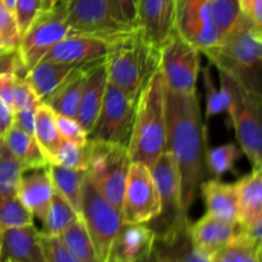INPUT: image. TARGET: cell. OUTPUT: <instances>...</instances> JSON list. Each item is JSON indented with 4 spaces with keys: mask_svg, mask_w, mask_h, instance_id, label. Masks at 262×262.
I'll list each match as a JSON object with an SVG mask.
<instances>
[{
    "mask_svg": "<svg viewBox=\"0 0 262 262\" xmlns=\"http://www.w3.org/2000/svg\"><path fill=\"white\" fill-rule=\"evenodd\" d=\"M241 12L258 27H262V0H238Z\"/></svg>",
    "mask_w": 262,
    "mask_h": 262,
    "instance_id": "bcb514c9",
    "label": "cell"
},
{
    "mask_svg": "<svg viewBox=\"0 0 262 262\" xmlns=\"http://www.w3.org/2000/svg\"><path fill=\"white\" fill-rule=\"evenodd\" d=\"M257 248H261V243H255L238 229L234 239L212 255L210 262H246Z\"/></svg>",
    "mask_w": 262,
    "mask_h": 262,
    "instance_id": "d590c367",
    "label": "cell"
},
{
    "mask_svg": "<svg viewBox=\"0 0 262 262\" xmlns=\"http://www.w3.org/2000/svg\"><path fill=\"white\" fill-rule=\"evenodd\" d=\"M222 87L227 91L228 109L241 150L252 164L262 169V94L247 89L229 74L220 72Z\"/></svg>",
    "mask_w": 262,
    "mask_h": 262,
    "instance_id": "5b68a950",
    "label": "cell"
},
{
    "mask_svg": "<svg viewBox=\"0 0 262 262\" xmlns=\"http://www.w3.org/2000/svg\"><path fill=\"white\" fill-rule=\"evenodd\" d=\"M23 173L19 161L12 155L0 138V194H17V187Z\"/></svg>",
    "mask_w": 262,
    "mask_h": 262,
    "instance_id": "d6a6232c",
    "label": "cell"
},
{
    "mask_svg": "<svg viewBox=\"0 0 262 262\" xmlns=\"http://www.w3.org/2000/svg\"><path fill=\"white\" fill-rule=\"evenodd\" d=\"M160 71L169 90L193 94L200 72V50L173 30L160 45Z\"/></svg>",
    "mask_w": 262,
    "mask_h": 262,
    "instance_id": "9c48e42d",
    "label": "cell"
},
{
    "mask_svg": "<svg viewBox=\"0 0 262 262\" xmlns=\"http://www.w3.org/2000/svg\"><path fill=\"white\" fill-rule=\"evenodd\" d=\"M48 173L54 189L71 204L77 214H81L82 193L87 178V171L48 163Z\"/></svg>",
    "mask_w": 262,
    "mask_h": 262,
    "instance_id": "83f0119b",
    "label": "cell"
},
{
    "mask_svg": "<svg viewBox=\"0 0 262 262\" xmlns=\"http://www.w3.org/2000/svg\"><path fill=\"white\" fill-rule=\"evenodd\" d=\"M174 30L200 53L219 43L210 0H174Z\"/></svg>",
    "mask_w": 262,
    "mask_h": 262,
    "instance_id": "5bb4252c",
    "label": "cell"
},
{
    "mask_svg": "<svg viewBox=\"0 0 262 262\" xmlns=\"http://www.w3.org/2000/svg\"><path fill=\"white\" fill-rule=\"evenodd\" d=\"M96 61V60H95ZM91 63L82 64L78 66L71 74L68 78L61 83V86L56 90L55 94L53 95L49 102L46 105L54 110V113L60 115H66L69 118H76L77 112H78L79 100H81L82 89H83L84 78L89 67Z\"/></svg>",
    "mask_w": 262,
    "mask_h": 262,
    "instance_id": "484cf974",
    "label": "cell"
},
{
    "mask_svg": "<svg viewBox=\"0 0 262 262\" xmlns=\"http://www.w3.org/2000/svg\"><path fill=\"white\" fill-rule=\"evenodd\" d=\"M54 187L48 173V166L23 171L17 187V197L23 205L42 222L50 207Z\"/></svg>",
    "mask_w": 262,
    "mask_h": 262,
    "instance_id": "44dd1931",
    "label": "cell"
},
{
    "mask_svg": "<svg viewBox=\"0 0 262 262\" xmlns=\"http://www.w3.org/2000/svg\"><path fill=\"white\" fill-rule=\"evenodd\" d=\"M79 215L74 211L68 201L54 189L50 207L42 220V230L40 233L50 237H59L69 225L76 222Z\"/></svg>",
    "mask_w": 262,
    "mask_h": 262,
    "instance_id": "4dcf8cb0",
    "label": "cell"
},
{
    "mask_svg": "<svg viewBox=\"0 0 262 262\" xmlns=\"http://www.w3.org/2000/svg\"><path fill=\"white\" fill-rule=\"evenodd\" d=\"M55 123L59 135L63 141L76 143L79 146H84L89 141V135L77 122L76 118H69L55 113Z\"/></svg>",
    "mask_w": 262,
    "mask_h": 262,
    "instance_id": "ab89813d",
    "label": "cell"
},
{
    "mask_svg": "<svg viewBox=\"0 0 262 262\" xmlns=\"http://www.w3.org/2000/svg\"><path fill=\"white\" fill-rule=\"evenodd\" d=\"M38 104H40V101L36 97L35 92L32 91L30 84L27 83V81L25 78H22L20 76H15L12 91L13 112L30 109V107L37 106Z\"/></svg>",
    "mask_w": 262,
    "mask_h": 262,
    "instance_id": "60d3db41",
    "label": "cell"
},
{
    "mask_svg": "<svg viewBox=\"0 0 262 262\" xmlns=\"http://www.w3.org/2000/svg\"><path fill=\"white\" fill-rule=\"evenodd\" d=\"M166 150L176 160L181 179L184 211L196 200L197 191L206 176V138L196 92L181 94L165 86Z\"/></svg>",
    "mask_w": 262,
    "mask_h": 262,
    "instance_id": "6da1fadb",
    "label": "cell"
},
{
    "mask_svg": "<svg viewBox=\"0 0 262 262\" xmlns=\"http://www.w3.org/2000/svg\"><path fill=\"white\" fill-rule=\"evenodd\" d=\"M87 146V178L106 201L122 211L125 181L132 163L128 147L97 138H89Z\"/></svg>",
    "mask_w": 262,
    "mask_h": 262,
    "instance_id": "8992f818",
    "label": "cell"
},
{
    "mask_svg": "<svg viewBox=\"0 0 262 262\" xmlns=\"http://www.w3.org/2000/svg\"><path fill=\"white\" fill-rule=\"evenodd\" d=\"M161 200L151 170L142 163H130L123 194L124 224H147L160 215Z\"/></svg>",
    "mask_w": 262,
    "mask_h": 262,
    "instance_id": "7c38bea8",
    "label": "cell"
},
{
    "mask_svg": "<svg viewBox=\"0 0 262 262\" xmlns=\"http://www.w3.org/2000/svg\"><path fill=\"white\" fill-rule=\"evenodd\" d=\"M138 26L143 35L160 48L174 30V0H138Z\"/></svg>",
    "mask_w": 262,
    "mask_h": 262,
    "instance_id": "ffe728a7",
    "label": "cell"
},
{
    "mask_svg": "<svg viewBox=\"0 0 262 262\" xmlns=\"http://www.w3.org/2000/svg\"><path fill=\"white\" fill-rule=\"evenodd\" d=\"M13 124V110L0 100V138Z\"/></svg>",
    "mask_w": 262,
    "mask_h": 262,
    "instance_id": "c3c4849f",
    "label": "cell"
},
{
    "mask_svg": "<svg viewBox=\"0 0 262 262\" xmlns=\"http://www.w3.org/2000/svg\"><path fill=\"white\" fill-rule=\"evenodd\" d=\"M107 79L138 100L154 74L160 69V48L138 27L109 41Z\"/></svg>",
    "mask_w": 262,
    "mask_h": 262,
    "instance_id": "3957f363",
    "label": "cell"
},
{
    "mask_svg": "<svg viewBox=\"0 0 262 262\" xmlns=\"http://www.w3.org/2000/svg\"><path fill=\"white\" fill-rule=\"evenodd\" d=\"M154 242L155 232L147 224L123 223L110 248L107 262H147Z\"/></svg>",
    "mask_w": 262,
    "mask_h": 262,
    "instance_id": "9a60e30c",
    "label": "cell"
},
{
    "mask_svg": "<svg viewBox=\"0 0 262 262\" xmlns=\"http://www.w3.org/2000/svg\"><path fill=\"white\" fill-rule=\"evenodd\" d=\"M164 91L165 81L159 69L138 96L127 145L130 161L145 164L148 169L166 150Z\"/></svg>",
    "mask_w": 262,
    "mask_h": 262,
    "instance_id": "277c9868",
    "label": "cell"
},
{
    "mask_svg": "<svg viewBox=\"0 0 262 262\" xmlns=\"http://www.w3.org/2000/svg\"><path fill=\"white\" fill-rule=\"evenodd\" d=\"M205 87H206V117L210 118L219 113L227 112L228 109V94L224 89L216 90L207 69H205Z\"/></svg>",
    "mask_w": 262,
    "mask_h": 262,
    "instance_id": "b9f144b4",
    "label": "cell"
},
{
    "mask_svg": "<svg viewBox=\"0 0 262 262\" xmlns=\"http://www.w3.org/2000/svg\"><path fill=\"white\" fill-rule=\"evenodd\" d=\"M19 42L20 33L14 13L10 12L0 0V43L7 53H14Z\"/></svg>",
    "mask_w": 262,
    "mask_h": 262,
    "instance_id": "74e56055",
    "label": "cell"
},
{
    "mask_svg": "<svg viewBox=\"0 0 262 262\" xmlns=\"http://www.w3.org/2000/svg\"><path fill=\"white\" fill-rule=\"evenodd\" d=\"M136 104L137 100L107 81L101 109L89 138L127 146L135 119Z\"/></svg>",
    "mask_w": 262,
    "mask_h": 262,
    "instance_id": "8fae6325",
    "label": "cell"
},
{
    "mask_svg": "<svg viewBox=\"0 0 262 262\" xmlns=\"http://www.w3.org/2000/svg\"><path fill=\"white\" fill-rule=\"evenodd\" d=\"M109 53V41L89 35H69L49 50L41 60L82 66L105 58Z\"/></svg>",
    "mask_w": 262,
    "mask_h": 262,
    "instance_id": "2e32d148",
    "label": "cell"
},
{
    "mask_svg": "<svg viewBox=\"0 0 262 262\" xmlns=\"http://www.w3.org/2000/svg\"><path fill=\"white\" fill-rule=\"evenodd\" d=\"M43 2L45 0H15L14 15L20 37L33 22L36 15L42 10Z\"/></svg>",
    "mask_w": 262,
    "mask_h": 262,
    "instance_id": "7bdbcfd3",
    "label": "cell"
},
{
    "mask_svg": "<svg viewBox=\"0 0 262 262\" xmlns=\"http://www.w3.org/2000/svg\"><path fill=\"white\" fill-rule=\"evenodd\" d=\"M69 35L73 33L60 8L51 5L41 10L22 35L17 49L18 60L26 73L41 61L55 43Z\"/></svg>",
    "mask_w": 262,
    "mask_h": 262,
    "instance_id": "30bf717a",
    "label": "cell"
},
{
    "mask_svg": "<svg viewBox=\"0 0 262 262\" xmlns=\"http://www.w3.org/2000/svg\"><path fill=\"white\" fill-rule=\"evenodd\" d=\"M261 28L242 13L234 27L220 38L219 43L204 51L217 71L229 74L258 94L262 90Z\"/></svg>",
    "mask_w": 262,
    "mask_h": 262,
    "instance_id": "7a4b0ae2",
    "label": "cell"
},
{
    "mask_svg": "<svg viewBox=\"0 0 262 262\" xmlns=\"http://www.w3.org/2000/svg\"><path fill=\"white\" fill-rule=\"evenodd\" d=\"M151 174L160 193L161 211L152 222L158 228H152L155 235L170 234L191 225L188 214L182 204L181 179L176 160L169 150H165L151 166Z\"/></svg>",
    "mask_w": 262,
    "mask_h": 262,
    "instance_id": "52a82bcc",
    "label": "cell"
},
{
    "mask_svg": "<svg viewBox=\"0 0 262 262\" xmlns=\"http://www.w3.org/2000/svg\"><path fill=\"white\" fill-rule=\"evenodd\" d=\"M59 239L79 262H100L81 216L59 235Z\"/></svg>",
    "mask_w": 262,
    "mask_h": 262,
    "instance_id": "f546056e",
    "label": "cell"
},
{
    "mask_svg": "<svg viewBox=\"0 0 262 262\" xmlns=\"http://www.w3.org/2000/svg\"><path fill=\"white\" fill-rule=\"evenodd\" d=\"M8 150L19 161L23 171L31 169H41L48 166V160L41 152L35 137L27 135L12 124L2 138Z\"/></svg>",
    "mask_w": 262,
    "mask_h": 262,
    "instance_id": "4316f807",
    "label": "cell"
},
{
    "mask_svg": "<svg viewBox=\"0 0 262 262\" xmlns=\"http://www.w3.org/2000/svg\"><path fill=\"white\" fill-rule=\"evenodd\" d=\"M237 191V223L247 228L262 220V169H252L234 184Z\"/></svg>",
    "mask_w": 262,
    "mask_h": 262,
    "instance_id": "603a6c76",
    "label": "cell"
},
{
    "mask_svg": "<svg viewBox=\"0 0 262 262\" xmlns=\"http://www.w3.org/2000/svg\"><path fill=\"white\" fill-rule=\"evenodd\" d=\"M238 229V223L227 222L206 214L189 227V234L194 248L211 258L212 255L234 239Z\"/></svg>",
    "mask_w": 262,
    "mask_h": 262,
    "instance_id": "d6986e66",
    "label": "cell"
},
{
    "mask_svg": "<svg viewBox=\"0 0 262 262\" xmlns=\"http://www.w3.org/2000/svg\"><path fill=\"white\" fill-rule=\"evenodd\" d=\"M40 242L45 252L46 262H79L66 248L59 237H50L38 232Z\"/></svg>",
    "mask_w": 262,
    "mask_h": 262,
    "instance_id": "ee69618b",
    "label": "cell"
},
{
    "mask_svg": "<svg viewBox=\"0 0 262 262\" xmlns=\"http://www.w3.org/2000/svg\"><path fill=\"white\" fill-rule=\"evenodd\" d=\"M2 237H3V230H0V248H2Z\"/></svg>",
    "mask_w": 262,
    "mask_h": 262,
    "instance_id": "f5cc1de1",
    "label": "cell"
},
{
    "mask_svg": "<svg viewBox=\"0 0 262 262\" xmlns=\"http://www.w3.org/2000/svg\"><path fill=\"white\" fill-rule=\"evenodd\" d=\"M200 187L206 205V214L237 223V191L234 184L211 179L202 182Z\"/></svg>",
    "mask_w": 262,
    "mask_h": 262,
    "instance_id": "d4e9b609",
    "label": "cell"
},
{
    "mask_svg": "<svg viewBox=\"0 0 262 262\" xmlns=\"http://www.w3.org/2000/svg\"><path fill=\"white\" fill-rule=\"evenodd\" d=\"M147 262H148V261H147Z\"/></svg>",
    "mask_w": 262,
    "mask_h": 262,
    "instance_id": "db71d44e",
    "label": "cell"
},
{
    "mask_svg": "<svg viewBox=\"0 0 262 262\" xmlns=\"http://www.w3.org/2000/svg\"><path fill=\"white\" fill-rule=\"evenodd\" d=\"M109 12L115 22L125 28H136L138 26L137 3L138 0H105Z\"/></svg>",
    "mask_w": 262,
    "mask_h": 262,
    "instance_id": "f35d334b",
    "label": "cell"
},
{
    "mask_svg": "<svg viewBox=\"0 0 262 262\" xmlns=\"http://www.w3.org/2000/svg\"><path fill=\"white\" fill-rule=\"evenodd\" d=\"M107 64L106 56L94 61L89 67L79 100L77 122L82 125L87 135L92 132L97 115L101 109L102 99L107 84Z\"/></svg>",
    "mask_w": 262,
    "mask_h": 262,
    "instance_id": "e0dca14e",
    "label": "cell"
},
{
    "mask_svg": "<svg viewBox=\"0 0 262 262\" xmlns=\"http://www.w3.org/2000/svg\"><path fill=\"white\" fill-rule=\"evenodd\" d=\"M5 54H8L7 51L4 50V49H3V46H2V43H0V58H2V56H4Z\"/></svg>",
    "mask_w": 262,
    "mask_h": 262,
    "instance_id": "816d5d0a",
    "label": "cell"
},
{
    "mask_svg": "<svg viewBox=\"0 0 262 262\" xmlns=\"http://www.w3.org/2000/svg\"><path fill=\"white\" fill-rule=\"evenodd\" d=\"M33 224V215L17 194H0V230Z\"/></svg>",
    "mask_w": 262,
    "mask_h": 262,
    "instance_id": "1f68e13d",
    "label": "cell"
},
{
    "mask_svg": "<svg viewBox=\"0 0 262 262\" xmlns=\"http://www.w3.org/2000/svg\"><path fill=\"white\" fill-rule=\"evenodd\" d=\"M17 74L14 72H0V100L12 109V91Z\"/></svg>",
    "mask_w": 262,
    "mask_h": 262,
    "instance_id": "7dc6e473",
    "label": "cell"
},
{
    "mask_svg": "<svg viewBox=\"0 0 262 262\" xmlns=\"http://www.w3.org/2000/svg\"><path fill=\"white\" fill-rule=\"evenodd\" d=\"M33 137L48 163H53L63 140L56 128L55 113L49 105L40 102L36 107Z\"/></svg>",
    "mask_w": 262,
    "mask_h": 262,
    "instance_id": "f1b7e54d",
    "label": "cell"
},
{
    "mask_svg": "<svg viewBox=\"0 0 262 262\" xmlns=\"http://www.w3.org/2000/svg\"><path fill=\"white\" fill-rule=\"evenodd\" d=\"M243 151L234 143L214 147L206 151V169L215 177H222L234 168Z\"/></svg>",
    "mask_w": 262,
    "mask_h": 262,
    "instance_id": "836d02e7",
    "label": "cell"
},
{
    "mask_svg": "<svg viewBox=\"0 0 262 262\" xmlns=\"http://www.w3.org/2000/svg\"><path fill=\"white\" fill-rule=\"evenodd\" d=\"M0 262H46L35 225L3 230Z\"/></svg>",
    "mask_w": 262,
    "mask_h": 262,
    "instance_id": "ac0fdd59",
    "label": "cell"
},
{
    "mask_svg": "<svg viewBox=\"0 0 262 262\" xmlns=\"http://www.w3.org/2000/svg\"><path fill=\"white\" fill-rule=\"evenodd\" d=\"M81 219L94 243L100 262H107L113 242L123 225L122 211L104 199L86 178L82 193Z\"/></svg>",
    "mask_w": 262,
    "mask_h": 262,
    "instance_id": "ba28073f",
    "label": "cell"
},
{
    "mask_svg": "<svg viewBox=\"0 0 262 262\" xmlns=\"http://www.w3.org/2000/svg\"><path fill=\"white\" fill-rule=\"evenodd\" d=\"M36 107H30V109L18 110L13 112V125L19 128L20 130L26 132L27 135L32 136L35 132V113Z\"/></svg>",
    "mask_w": 262,
    "mask_h": 262,
    "instance_id": "f6af8a7d",
    "label": "cell"
},
{
    "mask_svg": "<svg viewBox=\"0 0 262 262\" xmlns=\"http://www.w3.org/2000/svg\"><path fill=\"white\" fill-rule=\"evenodd\" d=\"M51 5L60 8L73 35L96 36L112 41L132 30L115 22L105 0H53Z\"/></svg>",
    "mask_w": 262,
    "mask_h": 262,
    "instance_id": "4fadbf2b",
    "label": "cell"
},
{
    "mask_svg": "<svg viewBox=\"0 0 262 262\" xmlns=\"http://www.w3.org/2000/svg\"><path fill=\"white\" fill-rule=\"evenodd\" d=\"M77 67L78 66L41 60L32 67L23 78L30 84L38 101L41 104H48L56 90Z\"/></svg>",
    "mask_w": 262,
    "mask_h": 262,
    "instance_id": "cb8c5ba5",
    "label": "cell"
},
{
    "mask_svg": "<svg viewBox=\"0 0 262 262\" xmlns=\"http://www.w3.org/2000/svg\"><path fill=\"white\" fill-rule=\"evenodd\" d=\"M210 9L219 38L224 37L234 27L242 14L238 0H210Z\"/></svg>",
    "mask_w": 262,
    "mask_h": 262,
    "instance_id": "e575fe53",
    "label": "cell"
},
{
    "mask_svg": "<svg viewBox=\"0 0 262 262\" xmlns=\"http://www.w3.org/2000/svg\"><path fill=\"white\" fill-rule=\"evenodd\" d=\"M51 2H53V0H45V2H43V8H42V9H45V8L50 7Z\"/></svg>",
    "mask_w": 262,
    "mask_h": 262,
    "instance_id": "f907efd6",
    "label": "cell"
},
{
    "mask_svg": "<svg viewBox=\"0 0 262 262\" xmlns=\"http://www.w3.org/2000/svg\"><path fill=\"white\" fill-rule=\"evenodd\" d=\"M3 4L10 10V12L14 13V5H15V0H2Z\"/></svg>",
    "mask_w": 262,
    "mask_h": 262,
    "instance_id": "681fc988",
    "label": "cell"
},
{
    "mask_svg": "<svg viewBox=\"0 0 262 262\" xmlns=\"http://www.w3.org/2000/svg\"><path fill=\"white\" fill-rule=\"evenodd\" d=\"M89 142V141H87ZM89 163V146L76 145V143L63 141L60 148L54 158L53 164L66 166L77 170H86Z\"/></svg>",
    "mask_w": 262,
    "mask_h": 262,
    "instance_id": "8d00e7d4",
    "label": "cell"
},
{
    "mask_svg": "<svg viewBox=\"0 0 262 262\" xmlns=\"http://www.w3.org/2000/svg\"><path fill=\"white\" fill-rule=\"evenodd\" d=\"M189 227L170 234L155 235L148 262H210V257L194 248Z\"/></svg>",
    "mask_w": 262,
    "mask_h": 262,
    "instance_id": "7402d4cb",
    "label": "cell"
}]
</instances>
